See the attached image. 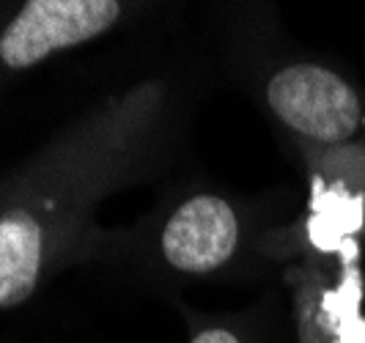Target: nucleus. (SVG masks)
Segmentation results:
<instances>
[{
	"mask_svg": "<svg viewBox=\"0 0 365 343\" xmlns=\"http://www.w3.org/2000/svg\"><path fill=\"white\" fill-rule=\"evenodd\" d=\"M237 215L222 198L187 200L165 225L163 253L182 272H212L237 250Z\"/></svg>",
	"mask_w": 365,
	"mask_h": 343,
	"instance_id": "7ed1b4c3",
	"label": "nucleus"
},
{
	"mask_svg": "<svg viewBox=\"0 0 365 343\" xmlns=\"http://www.w3.org/2000/svg\"><path fill=\"white\" fill-rule=\"evenodd\" d=\"M277 118L308 138L338 143L354 135L360 102L346 83L329 69L299 63L277 72L267 88Z\"/></svg>",
	"mask_w": 365,
	"mask_h": 343,
	"instance_id": "f03ea898",
	"label": "nucleus"
},
{
	"mask_svg": "<svg viewBox=\"0 0 365 343\" xmlns=\"http://www.w3.org/2000/svg\"><path fill=\"white\" fill-rule=\"evenodd\" d=\"M41 264V231L28 212L0 217V307L31 297Z\"/></svg>",
	"mask_w": 365,
	"mask_h": 343,
	"instance_id": "20e7f679",
	"label": "nucleus"
},
{
	"mask_svg": "<svg viewBox=\"0 0 365 343\" xmlns=\"http://www.w3.org/2000/svg\"><path fill=\"white\" fill-rule=\"evenodd\" d=\"M118 11L115 0H31L0 39V58L11 69L34 66L55 50L99 36Z\"/></svg>",
	"mask_w": 365,
	"mask_h": 343,
	"instance_id": "f257e3e1",
	"label": "nucleus"
},
{
	"mask_svg": "<svg viewBox=\"0 0 365 343\" xmlns=\"http://www.w3.org/2000/svg\"><path fill=\"white\" fill-rule=\"evenodd\" d=\"M192 343H239V341L231 332H225V329H206Z\"/></svg>",
	"mask_w": 365,
	"mask_h": 343,
	"instance_id": "39448f33",
	"label": "nucleus"
}]
</instances>
